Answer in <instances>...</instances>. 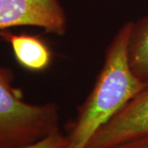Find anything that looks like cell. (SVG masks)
I'll use <instances>...</instances> for the list:
<instances>
[{"mask_svg":"<svg viewBox=\"0 0 148 148\" xmlns=\"http://www.w3.org/2000/svg\"><path fill=\"white\" fill-rule=\"evenodd\" d=\"M114 148H148V133Z\"/></svg>","mask_w":148,"mask_h":148,"instance_id":"cell-8","label":"cell"},{"mask_svg":"<svg viewBox=\"0 0 148 148\" xmlns=\"http://www.w3.org/2000/svg\"><path fill=\"white\" fill-rule=\"evenodd\" d=\"M68 137L61 130L53 132L36 143L16 148H67Z\"/></svg>","mask_w":148,"mask_h":148,"instance_id":"cell-7","label":"cell"},{"mask_svg":"<svg viewBox=\"0 0 148 148\" xmlns=\"http://www.w3.org/2000/svg\"><path fill=\"white\" fill-rule=\"evenodd\" d=\"M127 58L132 73L148 85V16L132 23Z\"/></svg>","mask_w":148,"mask_h":148,"instance_id":"cell-6","label":"cell"},{"mask_svg":"<svg viewBox=\"0 0 148 148\" xmlns=\"http://www.w3.org/2000/svg\"><path fill=\"white\" fill-rule=\"evenodd\" d=\"M148 133V86L95 132L86 148H114Z\"/></svg>","mask_w":148,"mask_h":148,"instance_id":"cell-4","label":"cell"},{"mask_svg":"<svg viewBox=\"0 0 148 148\" xmlns=\"http://www.w3.org/2000/svg\"><path fill=\"white\" fill-rule=\"evenodd\" d=\"M31 26L64 36L68 20L58 0H0V30Z\"/></svg>","mask_w":148,"mask_h":148,"instance_id":"cell-3","label":"cell"},{"mask_svg":"<svg viewBox=\"0 0 148 148\" xmlns=\"http://www.w3.org/2000/svg\"><path fill=\"white\" fill-rule=\"evenodd\" d=\"M0 39L9 44L17 64L29 72H44L53 62L51 48L39 35L24 32L15 34L5 29L0 30Z\"/></svg>","mask_w":148,"mask_h":148,"instance_id":"cell-5","label":"cell"},{"mask_svg":"<svg viewBox=\"0 0 148 148\" xmlns=\"http://www.w3.org/2000/svg\"><path fill=\"white\" fill-rule=\"evenodd\" d=\"M13 81L12 70L0 66V148L28 146L60 130L57 105L27 103Z\"/></svg>","mask_w":148,"mask_h":148,"instance_id":"cell-2","label":"cell"},{"mask_svg":"<svg viewBox=\"0 0 148 148\" xmlns=\"http://www.w3.org/2000/svg\"><path fill=\"white\" fill-rule=\"evenodd\" d=\"M133 21L125 22L106 49L104 64L86 101L69 127L67 148H86L118 111L148 85L132 73L127 49Z\"/></svg>","mask_w":148,"mask_h":148,"instance_id":"cell-1","label":"cell"}]
</instances>
